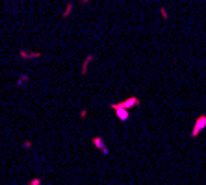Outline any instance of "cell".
<instances>
[{
    "instance_id": "1",
    "label": "cell",
    "mask_w": 206,
    "mask_h": 185,
    "mask_svg": "<svg viewBox=\"0 0 206 185\" xmlns=\"http://www.w3.org/2000/svg\"><path fill=\"white\" fill-rule=\"evenodd\" d=\"M19 57H22V59H37V57H43V54H41V52H34V50H24V48H21V50H19Z\"/></svg>"
},
{
    "instance_id": "7",
    "label": "cell",
    "mask_w": 206,
    "mask_h": 185,
    "mask_svg": "<svg viewBox=\"0 0 206 185\" xmlns=\"http://www.w3.org/2000/svg\"><path fill=\"white\" fill-rule=\"evenodd\" d=\"M160 13H161V19H164V21H169V15H167L165 8H160Z\"/></svg>"
},
{
    "instance_id": "8",
    "label": "cell",
    "mask_w": 206,
    "mask_h": 185,
    "mask_svg": "<svg viewBox=\"0 0 206 185\" xmlns=\"http://www.w3.org/2000/svg\"><path fill=\"white\" fill-rule=\"evenodd\" d=\"M87 4H91V0H80V6H87Z\"/></svg>"
},
{
    "instance_id": "4",
    "label": "cell",
    "mask_w": 206,
    "mask_h": 185,
    "mask_svg": "<svg viewBox=\"0 0 206 185\" xmlns=\"http://www.w3.org/2000/svg\"><path fill=\"white\" fill-rule=\"evenodd\" d=\"M111 107H113V109L117 111V115H119V118H121V120H126V117H128V113H126V111L123 109V105H117V104H113Z\"/></svg>"
},
{
    "instance_id": "5",
    "label": "cell",
    "mask_w": 206,
    "mask_h": 185,
    "mask_svg": "<svg viewBox=\"0 0 206 185\" xmlns=\"http://www.w3.org/2000/svg\"><path fill=\"white\" fill-rule=\"evenodd\" d=\"M93 143L97 144V148H98V150H102V152H104V154H108V150H106V146H104V143H102V141H100V139H93Z\"/></svg>"
},
{
    "instance_id": "3",
    "label": "cell",
    "mask_w": 206,
    "mask_h": 185,
    "mask_svg": "<svg viewBox=\"0 0 206 185\" xmlns=\"http://www.w3.org/2000/svg\"><path fill=\"white\" fill-rule=\"evenodd\" d=\"M95 59V56L93 54H87L85 57H84V63H82V74H85L87 72V67H89L91 65V61Z\"/></svg>"
},
{
    "instance_id": "2",
    "label": "cell",
    "mask_w": 206,
    "mask_h": 185,
    "mask_svg": "<svg viewBox=\"0 0 206 185\" xmlns=\"http://www.w3.org/2000/svg\"><path fill=\"white\" fill-rule=\"evenodd\" d=\"M72 9H75V2H72V0H69V2L65 4L63 13H61V21H65V19H69V17H71V15H72Z\"/></svg>"
},
{
    "instance_id": "6",
    "label": "cell",
    "mask_w": 206,
    "mask_h": 185,
    "mask_svg": "<svg viewBox=\"0 0 206 185\" xmlns=\"http://www.w3.org/2000/svg\"><path fill=\"white\" fill-rule=\"evenodd\" d=\"M28 80H30V78H28V74H21V78H19V82H17V85L21 87V85H24Z\"/></svg>"
}]
</instances>
